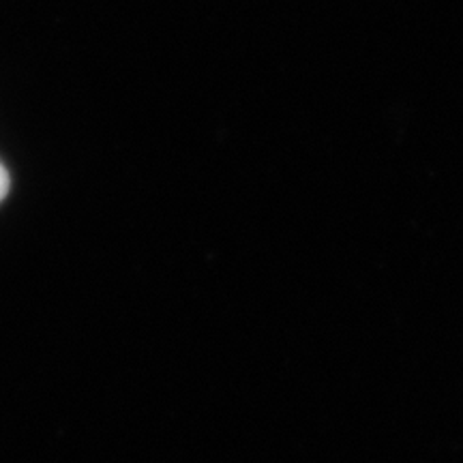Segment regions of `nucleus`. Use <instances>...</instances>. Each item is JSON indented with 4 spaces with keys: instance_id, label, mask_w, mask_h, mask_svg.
Listing matches in <instances>:
<instances>
[{
    "instance_id": "obj_1",
    "label": "nucleus",
    "mask_w": 463,
    "mask_h": 463,
    "mask_svg": "<svg viewBox=\"0 0 463 463\" xmlns=\"http://www.w3.org/2000/svg\"><path fill=\"white\" fill-rule=\"evenodd\" d=\"M9 184H11V181H9V174H7V170H5V165L0 164V202H3L5 198H7V194H9Z\"/></svg>"
}]
</instances>
